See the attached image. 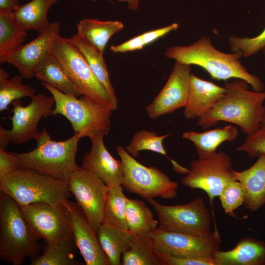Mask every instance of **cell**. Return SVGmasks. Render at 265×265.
Returning <instances> with one entry per match:
<instances>
[{"instance_id": "obj_15", "label": "cell", "mask_w": 265, "mask_h": 265, "mask_svg": "<svg viewBox=\"0 0 265 265\" xmlns=\"http://www.w3.org/2000/svg\"><path fill=\"white\" fill-rule=\"evenodd\" d=\"M191 65L175 61L166 83L145 107L148 116L156 119L185 107L190 89Z\"/></svg>"}, {"instance_id": "obj_43", "label": "cell", "mask_w": 265, "mask_h": 265, "mask_svg": "<svg viewBox=\"0 0 265 265\" xmlns=\"http://www.w3.org/2000/svg\"><path fill=\"white\" fill-rule=\"evenodd\" d=\"M11 142L5 132V129L0 126V149L6 151V147Z\"/></svg>"}, {"instance_id": "obj_19", "label": "cell", "mask_w": 265, "mask_h": 265, "mask_svg": "<svg viewBox=\"0 0 265 265\" xmlns=\"http://www.w3.org/2000/svg\"><path fill=\"white\" fill-rule=\"evenodd\" d=\"M224 86L191 74L189 93L184 115L187 119L198 118L208 112L225 92Z\"/></svg>"}, {"instance_id": "obj_17", "label": "cell", "mask_w": 265, "mask_h": 265, "mask_svg": "<svg viewBox=\"0 0 265 265\" xmlns=\"http://www.w3.org/2000/svg\"><path fill=\"white\" fill-rule=\"evenodd\" d=\"M60 26L51 23L44 32L29 43L23 45L11 57L8 63L14 66L23 79H30L45 57L51 52L53 42L59 35Z\"/></svg>"}, {"instance_id": "obj_6", "label": "cell", "mask_w": 265, "mask_h": 265, "mask_svg": "<svg viewBox=\"0 0 265 265\" xmlns=\"http://www.w3.org/2000/svg\"><path fill=\"white\" fill-rule=\"evenodd\" d=\"M42 84L52 94L54 107L51 115L60 114L71 123L75 133L89 138L99 133L106 135L110 129L112 110L84 96L78 98L64 93L48 83Z\"/></svg>"}, {"instance_id": "obj_28", "label": "cell", "mask_w": 265, "mask_h": 265, "mask_svg": "<svg viewBox=\"0 0 265 265\" xmlns=\"http://www.w3.org/2000/svg\"><path fill=\"white\" fill-rule=\"evenodd\" d=\"M34 77L64 93L77 97L81 95L51 52L38 66Z\"/></svg>"}, {"instance_id": "obj_1", "label": "cell", "mask_w": 265, "mask_h": 265, "mask_svg": "<svg viewBox=\"0 0 265 265\" xmlns=\"http://www.w3.org/2000/svg\"><path fill=\"white\" fill-rule=\"evenodd\" d=\"M164 55L183 63L199 66L213 80H242L251 86L253 91H264L265 86L261 79L251 74L241 62L240 59L242 55L240 52H220L213 46L209 37H201L188 45L169 47Z\"/></svg>"}, {"instance_id": "obj_25", "label": "cell", "mask_w": 265, "mask_h": 265, "mask_svg": "<svg viewBox=\"0 0 265 265\" xmlns=\"http://www.w3.org/2000/svg\"><path fill=\"white\" fill-rule=\"evenodd\" d=\"M69 39L80 50L92 73L107 91L116 110L118 106V99L109 79L104 54L77 34Z\"/></svg>"}, {"instance_id": "obj_38", "label": "cell", "mask_w": 265, "mask_h": 265, "mask_svg": "<svg viewBox=\"0 0 265 265\" xmlns=\"http://www.w3.org/2000/svg\"><path fill=\"white\" fill-rule=\"evenodd\" d=\"M164 265H214L212 259L199 258H178L160 255Z\"/></svg>"}, {"instance_id": "obj_33", "label": "cell", "mask_w": 265, "mask_h": 265, "mask_svg": "<svg viewBox=\"0 0 265 265\" xmlns=\"http://www.w3.org/2000/svg\"><path fill=\"white\" fill-rule=\"evenodd\" d=\"M171 135V133H168L162 135H157L155 132L142 130L134 133L131 143L126 146L125 149L134 158L138 157L139 152L142 150L158 153L169 159L173 165L176 162L167 156V152L163 146V140Z\"/></svg>"}, {"instance_id": "obj_22", "label": "cell", "mask_w": 265, "mask_h": 265, "mask_svg": "<svg viewBox=\"0 0 265 265\" xmlns=\"http://www.w3.org/2000/svg\"><path fill=\"white\" fill-rule=\"evenodd\" d=\"M238 135L237 128L229 125L204 132H186L183 137L191 141L195 146L199 159H206L216 153L217 147L225 141H233Z\"/></svg>"}, {"instance_id": "obj_14", "label": "cell", "mask_w": 265, "mask_h": 265, "mask_svg": "<svg viewBox=\"0 0 265 265\" xmlns=\"http://www.w3.org/2000/svg\"><path fill=\"white\" fill-rule=\"evenodd\" d=\"M31 98L30 103L26 106L22 105L20 100L12 103L13 114L10 118L12 128L5 129V132L11 142L14 144H23L35 139L39 132L38 126L40 119L51 115L53 110L55 102L53 96L39 93Z\"/></svg>"}, {"instance_id": "obj_21", "label": "cell", "mask_w": 265, "mask_h": 265, "mask_svg": "<svg viewBox=\"0 0 265 265\" xmlns=\"http://www.w3.org/2000/svg\"><path fill=\"white\" fill-rule=\"evenodd\" d=\"M212 260L214 265H265V242L245 237L230 250L217 251Z\"/></svg>"}, {"instance_id": "obj_8", "label": "cell", "mask_w": 265, "mask_h": 265, "mask_svg": "<svg viewBox=\"0 0 265 265\" xmlns=\"http://www.w3.org/2000/svg\"><path fill=\"white\" fill-rule=\"evenodd\" d=\"M116 152L123 170L122 186L127 191L147 200L156 197L173 199L177 196V182L156 167L142 164L123 146H118Z\"/></svg>"}, {"instance_id": "obj_46", "label": "cell", "mask_w": 265, "mask_h": 265, "mask_svg": "<svg viewBox=\"0 0 265 265\" xmlns=\"http://www.w3.org/2000/svg\"><path fill=\"white\" fill-rule=\"evenodd\" d=\"M262 51L264 53V58H265V47L263 48V49L262 50Z\"/></svg>"}, {"instance_id": "obj_16", "label": "cell", "mask_w": 265, "mask_h": 265, "mask_svg": "<svg viewBox=\"0 0 265 265\" xmlns=\"http://www.w3.org/2000/svg\"><path fill=\"white\" fill-rule=\"evenodd\" d=\"M64 204L70 212L73 236L86 265H109L96 232L77 203L67 200Z\"/></svg>"}, {"instance_id": "obj_13", "label": "cell", "mask_w": 265, "mask_h": 265, "mask_svg": "<svg viewBox=\"0 0 265 265\" xmlns=\"http://www.w3.org/2000/svg\"><path fill=\"white\" fill-rule=\"evenodd\" d=\"M66 182L68 189L97 233L105 222V209L109 187L81 167L73 173Z\"/></svg>"}, {"instance_id": "obj_3", "label": "cell", "mask_w": 265, "mask_h": 265, "mask_svg": "<svg viewBox=\"0 0 265 265\" xmlns=\"http://www.w3.org/2000/svg\"><path fill=\"white\" fill-rule=\"evenodd\" d=\"M81 137L78 134L63 141L51 139L46 128L34 139L35 148L22 153H11L15 157L20 168L31 169L66 181L79 167L75 157Z\"/></svg>"}, {"instance_id": "obj_11", "label": "cell", "mask_w": 265, "mask_h": 265, "mask_svg": "<svg viewBox=\"0 0 265 265\" xmlns=\"http://www.w3.org/2000/svg\"><path fill=\"white\" fill-rule=\"evenodd\" d=\"M150 235L159 254L178 258L212 260L222 242L216 229L203 236L157 229Z\"/></svg>"}, {"instance_id": "obj_44", "label": "cell", "mask_w": 265, "mask_h": 265, "mask_svg": "<svg viewBox=\"0 0 265 265\" xmlns=\"http://www.w3.org/2000/svg\"><path fill=\"white\" fill-rule=\"evenodd\" d=\"M118 1L126 2L128 8L132 11H136L139 7V3L141 0H117Z\"/></svg>"}, {"instance_id": "obj_45", "label": "cell", "mask_w": 265, "mask_h": 265, "mask_svg": "<svg viewBox=\"0 0 265 265\" xmlns=\"http://www.w3.org/2000/svg\"><path fill=\"white\" fill-rule=\"evenodd\" d=\"M265 125V105L264 106L261 126Z\"/></svg>"}, {"instance_id": "obj_32", "label": "cell", "mask_w": 265, "mask_h": 265, "mask_svg": "<svg viewBox=\"0 0 265 265\" xmlns=\"http://www.w3.org/2000/svg\"><path fill=\"white\" fill-rule=\"evenodd\" d=\"M120 186L109 187L105 209V222L120 229L128 230L126 205L128 198Z\"/></svg>"}, {"instance_id": "obj_26", "label": "cell", "mask_w": 265, "mask_h": 265, "mask_svg": "<svg viewBox=\"0 0 265 265\" xmlns=\"http://www.w3.org/2000/svg\"><path fill=\"white\" fill-rule=\"evenodd\" d=\"M58 0H32L21 5L12 16L26 31L33 29L39 34L50 26L47 14L50 8Z\"/></svg>"}, {"instance_id": "obj_39", "label": "cell", "mask_w": 265, "mask_h": 265, "mask_svg": "<svg viewBox=\"0 0 265 265\" xmlns=\"http://www.w3.org/2000/svg\"><path fill=\"white\" fill-rule=\"evenodd\" d=\"M20 168L15 157L11 153L0 149V179Z\"/></svg>"}, {"instance_id": "obj_42", "label": "cell", "mask_w": 265, "mask_h": 265, "mask_svg": "<svg viewBox=\"0 0 265 265\" xmlns=\"http://www.w3.org/2000/svg\"><path fill=\"white\" fill-rule=\"evenodd\" d=\"M21 5L19 0H0V13H13Z\"/></svg>"}, {"instance_id": "obj_7", "label": "cell", "mask_w": 265, "mask_h": 265, "mask_svg": "<svg viewBox=\"0 0 265 265\" xmlns=\"http://www.w3.org/2000/svg\"><path fill=\"white\" fill-rule=\"evenodd\" d=\"M51 53L82 96L115 110L107 91L93 74L80 50L69 38L58 35L53 42Z\"/></svg>"}, {"instance_id": "obj_29", "label": "cell", "mask_w": 265, "mask_h": 265, "mask_svg": "<svg viewBox=\"0 0 265 265\" xmlns=\"http://www.w3.org/2000/svg\"><path fill=\"white\" fill-rule=\"evenodd\" d=\"M126 219L128 230L134 236L150 235L157 229L159 224L145 202L137 199H128Z\"/></svg>"}, {"instance_id": "obj_24", "label": "cell", "mask_w": 265, "mask_h": 265, "mask_svg": "<svg viewBox=\"0 0 265 265\" xmlns=\"http://www.w3.org/2000/svg\"><path fill=\"white\" fill-rule=\"evenodd\" d=\"M124 26L123 23L118 21H103L96 18H85L77 24V34L104 54L109 39Z\"/></svg>"}, {"instance_id": "obj_31", "label": "cell", "mask_w": 265, "mask_h": 265, "mask_svg": "<svg viewBox=\"0 0 265 265\" xmlns=\"http://www.w3.org/2000/svg\"><path fill=\"white\" fill-rule=\"evenodd\" d=\"M76 246L73 236L53 244H46L42 255L31 258L30 265H81L74 258Z\"/></svg>"}, {"instance_id": "obj_34", "label": "cell", "mask_w": 265, "mask_h": 265, "mask_svg": "<svg viewBox=\"0 0 265 265\" xmlns=\"http://www.w3.org/2000/svg\"><path fill=\"white\" fill-rule=\"evenodd\" d=\"M23 78L15 75L10 79H0V111L8 108L13 101L24 97L32 98L36 90L23 83Z\"/></svg>"}, {"instance_id": "obj_10", "label": "cell", "mask_w": 265, "mask_h": 265, "mask_svg": "<svg viewBox=\"0 0 265 265\" xmlns=\"http://www.w3.org/2000/svg\"><path fill=\"white\" fill-rule=\"evenodd\" d=\"M21 208L35 240L53 244L73 236L70 213L64 204L39 202Z\"/></svg>"}, {"instance_id": "obj_23", "label": "cell", "mask_w": 265, "mask_h": 265, "mask_svg": "<svg viewBox=\"0 0 265 265\" xmlns=\"http://www.w3.org/2000/svg\"><path fill=\"white\" fill-rule=\"evenodd\" d=\"M97 235L109 265H122L121 257L129 248L134 235L128 230L115 228L105 222Z\"/></svg>"}, {"instance_id": "obj_5", "label": "cell", "mask_w": 265, "mask_h": 265, "mask_svg": "<svg viewBox=\"0 0 265 265\" xmlns=\"http://www.w3.org/2000/svg\"><path fill=\"white\" fill-rule=\"evenodd\" d=\"M0 190L21 207L39 202L64 204L72 194L66 181L25 168L0 178Z\"/></svg>"}, {"instance_id": "obj_36", "label": "cell", "mask_w": 265, "mask_h": 265, "mask_svg": "<svg viewBox=\"0 0 265 265\" xmlns=\"http://www.w3.org/2000/svg\"><path fill=\"white\" fill-rule=\"evenodd\" d=\"M225 213L234 215V211L242 205L245 199V191L237 180L228 183L218 196Z\"/></svg>"}, {"instance_id": "obj_12", "label": "cell", "mask_w": 265, "mask_h": 265, "mask_svg": "<svg viewBox=\"0 0 265 265\" xmlns=\"http://www.w3.org/2000/svg\"><path fill=\"white\" fill-rule=\"evenodd\" d=\"M233 169L231 157L223 151L216 152L209 159H198L191 162L181 183L192 189L203 190L212 203L228 183L236 180Z\"/></svg>"}, {"instance_id": "obj_37", "label": "cell", "mask_w": 265, "mask_h": 265, "mask_svg": "<svg viewBox=\"0 0 265 265\" xmlns=\"http://www.w3.org/2000/svg\"><path fill=\"white\" fill-rule=\"evenodd\" d=\"M237 150L247 154L250 158H258L260 155L265 154V125L261 126L256 132L247 135Z\"/></svg>"}, {"instance_id": "obj_30", "label": "cell", "mask_w": 265, "mask_h": 265, "mask_svg": "<svg viewBox=\"0 0 265 265\" xmlns=\"http://www.w3.org/2000/svg\"><path fill=\"white\" fill-rule=\"evenodd\" d=\"M123 265H164L151 235L134 236L121 259Z\"/></svg>"}, {"instance_id": "obj_9", "label": "cell", "mask_w": 265, "mask_h": 265, "mask_svg": "<svg viewBox=\"0 0 265 265\" xmlns=\"http://www.w3.org/2000/svg\"><path fill=\"white\" fill-rule=\"evenodd\" d=\"M147 201L157 215L158 230L200 236L212 232L210 212L202 197L186 204L172 206L161 204L154 199Z\"/></svg>"}, {"instance_id": "obj_47", "label": "cell", "mask_w": 265, "mask_h": 265, "mask_svg": "<svg viewBox=\"0 0 265 265\" xmlns=\"http://www.w3.org/2000/svg\"><path fill=\"white\" fill-rule=\"evenodd\" d=\"M96 0H92V1H96ZM107 0L108 2H109L111 3H113L111 0Z\"/></svg>"}, {"instance_id": "obj_40", "label": "cell", "mask_w": 265, "mask_h": 265, "mask_svg": "<svg viewBox=\"0 0 265 265\" xmlns=\"http://www.w3.org/2000/svg\"><path fill=\"white\" fill-rule=\"evenodd\" d=\"M145 46V45L140 34L120 44L111 46L110 50L113 53H124L140 50Z\"/></svg>"}, {"instance_id": "obj_27", "label": "cell", "mask_w": 265, "mask_h": 265, "mask_svg": "<svg viewBox=\"0 0 265 265\" xmlns=\"http://www.w3.org/2000/svg\"><path fill=\"white\" fill-rule=\"evenodd\" d=\"M11 13H0V63L9 60L23 45L26 31L14 20Z\"/></svg>"}, {"instance_id": "obj_18", "label": "cell", "mask_w": 265, "mask_h": 265, "mask_svg": "<svg viewBox=\"0 0 265 265\" xmlns=\"http://www.w3.org/2000/svg\"><path fill=\"white\" fill-rule=\"evenodd\" d=\"M105 135L99 133L90 138L91 148L83 159V169L93 174L109 187L122 186L123 170L121 160L114 159L104 143Z\"/></svg>"}, {"instance_id": "obj_20", "label": "cell", "mask_w": 265, "mask_h": 265, "mask_svg": "<svg viewBox=\"0 0 265 265\" xmlns=\"http://www.w3.org/2000/svg\"><path fill=\"white\" fill-rule=\"evenodd\" d=\"M236 180L245 191L244 207L254 212L265 205V154H262L251 167L242 171L233 169Z\"/></svg>"}, {"instance_id": "obj_2", "label": "cell", "mask_w": 265, "mask_h": 265, "mask_svg": "<svg viewBox=\"0 0 265 265\" xmlns=\"http://www.w3.org/2000/svg\"><path fill=\"white\" fill-rule=\"evenodd\" d=\"M245 80L235 79L225 82V92L214 106L198 118L197 124L204 129L226 121L239 126L247 135L256 132L261 126L265 91L249 89Z\"/></svg>"}, {"instance_id": "obj_41", "label": "cell", "mask_w": 265, "mask_h": 265, "mask_svg": "<svg viewBox=\"0 0 265 265\" xmlns=\"http://www.w3.org/2000/svg\"><path fill=\"white\" fill-rule=\"evenodd\" d=\"M178 27V24L174 23L164 27L145 32L141 34V35L146 46L162 37L168 33L177 30Z\"/></svg>"}, {"instance_id": "obj_4", "label": "cell", "mask_w": 265, "mask_h": 265, "mask_svg": "<svg viewBox=\"0 0 265 265\" xmlns=\"http://www.w3.org/2000/svg\"><path fill=\"white\" fill-rule=\"evenodd\" d=\"M42 246L35 240L21 207L9 195L0 193V258L20 265L26 258L39 255Z\"/></svg>"}, {"instance_id": "obj_35", "label": "cell", "mask_w": 265, "mask_h": 265, "mask_svg": "<svg viewBox=\"0 0 265 265\" xmlns=\"http://www.w3.org/2000/svg\"><path fill=\"white\" fill-rule=\"evenodd\" d=\"M228 43L232 52H240L243 57L254 55L265 47V28L253 37L231 36L228 38Z\"/></svg>"}]
</instances>
